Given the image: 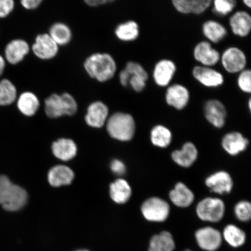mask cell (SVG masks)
Listing matches in <instances>:
<instances>
[{
  "label": "cell",
  "mask_w": 251,
  "mask_h": 251,
  "mask_svg": "<svg viewBox=\"0 0 251 251\" xmlns=\"http://www.w3.org/2000/svg\"><path fill=\"white\" fill-rule=\"evenodd\" d=\"M6 63L7 62H6L4 56L0 54V77L2 76L4 74L6 66H7Z\"/></svg>",
  "instance_id": "cell-42"
},
{
  "label": "cell",
  "mask_w": 251,
  "mask_h": 251,
  "mask_svg": "<svg viewBox=\"0 0 251 251\" xmlns=\"http://www.w3.org/2000/svg\"><path fill=\"white\" fill-rule=\"evenodd\" d=\"M225 211L224 202L216 198H206L197 206V213L203 221L218 222L224 217Z\"/></svg>",
  "instance_id": "cell-5"
},
{
  "label": "cell",
  "mask_w": 251,
  "mask_h": 251,
  "mask_svg": "<svg viewBox=\"0 0 251 251\" xmlns=\"http://www.w3.org/2000/svg\"><path fill=\"white\" fill-rule=\"evenodd\" d=\"M196 238L201 249L206 251H215L218 250L222 241L221 233L211 227L199 229L196 231Z\"/></svg>",
  "instance_id": "cell-10"
},
{
  "label": "cell",
  "mask_w": 251,
  "mask_h": 251,
  "mask_svg": "<svg viewBox=\"0 0 251 251\" xmlns=\"http://www.w3.org/2000/svg\"><path fill=\"white\" fill-rule=\"evenodd\" d=\"M131 190L127 182L119 178L110 186V196L114 201L118 203H125L130 199Z\"/></svg>",
  "instance_id": "cell-28"
},
{
  "label": "cell",
  "mask_w": 251,
  "mask_h": 251,
  "mask_svg": "<svg viewBox=\"0 0 251 251\" xmlns=\"http://www.w3.org/2000/svg\"><path fill=\"white\" fill-rule=\"evenodd\" d=\"M170 207L165 200L152 197L146 201L141 206V212L147 221L162 222L168 218Z\"/></svg>",
  "instance_id": "cell-6"
},
{
  "label": "cell",
  "mask_w": 251,
  "mask_h": 251,
  "mask_svg": "<svg viewBox=\"0 0 251 251\" xmlns=\"http://www.w3.org/2000/svg\"><path fill=\"white\" fill-rule=\"evenodd\" d=\"M108 108L101 101L94 102L87 108L85 121L91 127L100 128L103 126L107 120Z\"/></svg>",
  "instance_id": "cell-13"
},
{
  "label": "cell",
  "mask_w": 251,
  "mask_h": 251,
  "mask_svg": "<svg viewBox=\"0 0 251 251\" xmlns=\"http://www.w3.org/2000/svg\"><path fill=\"white\" fill-rule=\"evenodd\" d=\"M27 194L4 175H0V205L6 211H17L26 205Z\"/></svg>",
  "instance_id": "cell-2"
},
{
  "label": "cell",
  "mask_w": 251,
  "mask_h": 251,
  "mask_svg": "<svg viewBox=\"0 0 251 251\" xmlns=\"http://www.w3.org/2000/svg\"><path fill=\"white\" fill-rule=\"evenodd\" d=\"M89 251L85 250H78V251Z\"/></svg>",
  "instance_id": "cell-45"
},
{
  "label": "cell",
  "mask_w": 251,
  "mask_h": 251,
  "mask_svg": "<svg viewBox=\"0 0 251 251\" xmlns=\"http://www.w3.org/2000/svg\"><path fill=\"white\" fill-rule=\"evenodd\" d=\"M206 119L213 126L221 128L224 126L227 113L225 106L216 100H210L205 105Z\"/></svg>",
  "instance_id": "cell-11"
},
{
  "label": "cell",
  "mask_w": 251,
  "mask_h": 251,
  "mask_svg": "<svg viewBox=\"0 0 251 251\" xmlns=\"http://www.w3.org/2000/svg\"><path fill=\"white\" fill-rule=\"evenodd\" d=\"M84 67L91 77L100 82L111 80L117 71L114 59L106 53H96L89 56L84 62Z\"/></svg>",
  "instance_id": "cell-1"
},
{
  "label": "cell",
  "mask_w": 251,
  "mask_h": 251,
  "mask_svg": "<svg viewBox=\"0 0 251 251\" xmlns=\"http://www.w3.org/2000/svg\"><path fill=\"white\" fill-rule=\"evenodd\" d=\"M238 85L244 93L251 92V72L250 70H244L238 78Z\"/></svg>",
  "instance_id": "cell-37"
},
{
  "label": "cell",
  "mask_w": 251,
  "mask_h": 251,
  "mask_svg": "<svg viewBox=\"0 0 251 251\" xmlns=\"http://www.w3.org/2000/svg\"><path fill=\"white\" fill-rule=\"evenodd\" d=\"M169 198L175 205L185 208L193 203L194 195L186 185L178 183L176 185L174 189L171 191Z\"/></svg>",
  "instance_id": "cell-26"
},
{
  "label": "cell",
  "mask_w": 251,
  "mask_h": 251,
  "mask_svg": "<svg viewBox=\"0 0 251 251\" xmlns=\"http://www.w3.org/2000/svg\"><path fill=\"white\" fill-rule=\"evenodd\" d=\"M116 36L124 42H131L139 36V27L136 22L130 21L121 24L116 28Z\"/></svg>",
  "instance_id": "cell-31"
},
{
  "label": "cell",
  "mask_w": 251,
  "mask_h": 251,
  "mask_svg": "<svg viewBox=\"0 0 251 251\" xmlns=\"http://www.w3.org/2000/svg\"><path fill=\"white\" fill-rule=\"evenodd\" d=\"M52 152L56 158L67 161L73 159L76 155L77 147L74 141L62 139L52 144Z\"/></svg>",
  "instance_id": "cell-24"
},
{
  "label": "cell",
  "mask_w": 251,
  "mask_h": 251,
  "mask_svg": "<svg viewBox=\"0 0 251 251\" xmlns=\"http://www.w3.org/2000/svg\"><path fill=\"white\" fill-rule=\"evenodd\" d=\"M32 50L37 57L43 60H49L57 54L58 46L49 34H42L36 37Z\"/></svg>",
  "instance_id": "cell-9"
},
{
  "label": "cell",
  "mask_w": 251,
  "mask_h": 251,
  "mask_svg": "<svg viewBox=\"0 0 251 251\" xmlns=\"http://www.w3.org/2000/svg\"><path fill=\"white\" fill-rule=\"evenodd\" d=\"M213 4V12L219 15L224 16L233 10L236 2L234 0H215Z\"/></svg>",
  "instance_id": "cell-35"
},
{
  "label": "cell",
  "mask_w": 251,
  "mask_h": 251,
  "mask_svg": "<svg viewBox=\"0 0 251 251\" xmlns=\"http://www.w3.org/2000/svg\"><path fill=\"white\" fill-rule=\"evenodd\" d=\"M74 173L68 166L58 165L50 171L48 179L50 184L54 187H60L70 184L74 178Z\"/></svg>",
  "instance_id": "cell-21"
},
{
  "label": "cell",
  "mask_w": 251,
  "mask_h": 251,
  "mask_svg": "<svg viewBox=\"0 0 251 251\" xmlns=\"http://www.w3.org/2000/svg\"><path fill=\"white\" fill-rule=\"evenodd\" d=\"M204 36L213 43H218L224 39L227 34V30L218 22L208 21L202 26Z\"/></svg>",
  "instance_id": "cell-30"
},
{
  "label": "cell",
  "mask_w": 251,
  "mask_h": 251,
  "mask_svg": "<svg viewBox=\"0 0 251 251\" xmlns=\"http://www.w3.org/2000/svg\"><path fill=\"white\" fill-rule=\"evenodd\" d=\"M223 67L230 74L244 71L247 64L246 56L242 50L237 47H230L223 54L221 58Z\"/></svg>",
  "instance_id": "cell-7"
},
{
  "label": "cell",
  "mask_w": 251,
  "mask_h": 251,
  "mask_svg": "<svg viewBox=\"0 0 251 251\" xmlns=\"http://www.w3.org/2000/svg\"><path fill=\"white\" fill-rule=\"evenodd\" d=\"M230 25L235 35L246 37L251 29V16L245 11L235 12L230 19Z\"/></svg>",
  "instance_id": "cell-22"
},
{
  "label": "cell",
  "mask_w": 251,
  "mask_h": 251,
  "mask_svg": "<svg viewBox=\"0 0 251 251\" xmlns=\"http://www.w3.org/2000/svg\"><path fill=\"white\" fill-rule=\"evenodd\" d=\"M175 243L172 234L163 231L153 235L150 240L149 251H174Z\"/></svg>",
  "instance_id": "cell-29"
},
{
  "label": "cell",
  "mask_w": 251,
  "mask_h": 251,
  "mask_svg": "<svg viewBox=\"0 0 251 251\" xmlns=\"http://www.w3.org/2000/svg\"><path fill=\"white\" fill-rule=\"evenodd\" d=\"M85 2L88 5L91 6V7H97V6L106 4L109 1H106V0H87Z\"/></svg>",
  "instance_id": "cell-41"
},
{
  "label": "cell",
  "mask_w": 251,
  "mask_h": 251,
  "mask_svg": "<svg viewBox=\"0 0 251 251\" xmlns=\"http://www.w3.org/2000/svg\"><path fill=\"white\" fill-rule=\"evenodd\" d=\"M106 128L110 136L114 139L127 141L134 136L136 125L132 116L117 112L108 119Z\"/></svg>",
  "instance_id": "cell-4"
},
{
  "label": "cell",
  "mask_w": 251,
  "mask_h": 251,
  "mask_svg": "<svg viewBox=\"0 0 251 251\" xmlns=\"http://www.w3.org/2000/svg\"><path fill=\"white\" fill-rule=\"evenodd\" d=\"M211 0H174L173 5L182 14H200L211 4Z\"/></svg>",
  "instance_id": "cell-20"
},
{
  "label": "cell",
  "mask_w": 251,
  "mask_h": 251,
  "mask_svg": "<svg viewBox=\"0 0 251 251\" xmlns=\"http://www.w3.org/2000/svg\"><path fill=\"white\" fill-rule=\"evenodd\" d=\"M194 56L197 61L207 67L216 65L221 59L219 52L207 42L198 44L194 50Z\"/></svg>",
  "instance_id": "cell-15"
},
{
  "label": "cell",
  "mask_w": 251,
  "mask_h": 251,
  "mask_svg": "<svg viewBox=\"0 0 251 251\" xmlns=\"http://www.w3.org/2000/svg\"><path fill=\"white\" fill-rule=\"evenodd\" d=\"M205 183L213 192L219 194L230 193L233 188V180L228 173H215L206 178Z\"/></svg>",
  "instance_id": "cell-18"
},
{
  "label": "cell",
  "mask_w": 251,
  "mask_h": 251,
  "mask_svg": "<svg viewBox=\"0 0 251 251\" xmlns=\"http://www.w3.org/2000/svg\"><path fill=\"white\" fill-rule=\"evenodd\" d=\"M223 148L229 154L236 155L246 150L249 140L238 132H231L225 135L222 140Z\"/></svg>",
  "instance_id": "cell-19"
},
{
  "label": "cell",
  "mask_w": 251,
  "mask_h": 251,
  "mask_svg": "<svg viewBox=\"0 0 251 251\" xmlns=\"http://www.w3.org/2000/svg\"><path fill=\"white\" fill-rule=\"evenodd\" d=\"M17 106L21 114L26 117H32L40 107L39 100L33 93L24 92L17 99Z\"/></svg>",
  "instance_id": "cell-23"
},
{
  "label": "cell",
  "mask_w": 251,
  "mask_h": 251,
  "mask_svg": "<svg viewBox=\"0 0 251 251\" xmlns=\"http://www.w3.org/2000/svg\"><path fill=\"white\" fill-rule=\"evenodd\" d=\"M126 71L128 75V84L137 92H141L145 89L148 74L140 64L137 62H128Z\"/></svg>",
  "instance_id": "cell-12"
},
{
  "label": "cell",
  "mask_w": 251,
  "mask_h": 251,
  "mask_svg": "<svg viewBox=\"0 0 251 251\" xmlns=\"http://www.w3.org/2000/svg\"><path fill=\"white\" fill-rule=\"evenodd\" d=\"M15 7L13 0H0V20L8 17L13 12Z\"/></svg>",
  "instance_id": "cell-38"
},
{
  "label": "cell",
  "mask_w": 251,
  "mask_h": 251,
  "mask_svg": "<svg viewBox=\"0 0 251 251\" xmlns=\"http://www.w3.org/2000/svg\"><path fill=\"white\" fill-rule=\"evenodd\" d=\"M224 237L226 242L234 248L242 246L246 240V235L244 232L233 225H229L225 228Z\"/></svg>",
  "instance_id": "cell-33"
},
{
  "label": "cell",
  "mask_w": 251,
  "mask_h": 251,
  "mask_svg": "<svg viewBox=\"0 0 251 251\" xmlns=\"http://www.w3.org/2000/svg\"><path fill=\"white\" fill-rule=\"evenodd\" d=\"M244 3L245 5H247L248 7H251V0H244Z\"/></svg>",
  "instance_id": "cell-43"
},
{
  "label": "cell",
  "mask_w": 251,
  "mask_h": 251,
  "mask_svg": "<svg viewBox=\"0 0 251 251\" xmlns=\"http://www.w3.org/2000/svg\"><path fill=\"white\" fill-rule=\"evenodd\" d=\"M42 3V0H23L21 1L22 6L26 9H36L39 7Z\"/></svg>",
  "instance_id": "cell-40"
},
{
  "label": "cell",
  "mask_w": 251,
  "mask_h": 251,
  "mask_svg": "<svg viewBox=\"0 0 251 251\" xmlns=\"http://www.w3.org/2000/svg\"><path fill=\"white\" fill-rule=\"evenodd\" d=\"M30 51V47L23 39H14L9 42L4 47V57L6 62L16 65L23 61Z\"/></svg>",
  "instance_id": "cell-8"
},
{
  "label": "cell",
  "mask_w": 251,
  "mask_h": 251,
  "mask_svg": "<svg viewBox=\"0 0 251 251\" xmlns=\"http://www.w3.org/2000/svg\"><path fill=\"white\" fill-rule=\"evenodd\" d=\"M251 100H250V101L249 102V108L250 110H251Z\"/></svg>",
  "instance_id": "cell-44"
},
{
  "label": "cell",
  "mask_w": 251,
  "mask_h": 251,
  "mask_svg": "<svg viewBox=\"0 0 251 251\" xmlns=\"http://www.w3.org/2000/svg\"><path fill=\"white\" fill-rule=\"evenodd\" d=\"M172 133L167 127L162 125H157L151 132V140L153 145L165 148L171 143Z\"/></svg>",
  "instance_id": "cell-34"
},
{
  "label": "cell",
  "mask_w": 251,
  "mask_h": 251,
  "mask_svg": "<svg viewBox=\"0 0 251 251\" xmlns=\"http://www.w3.org/2000/svg\"><path fill=\"white\" fill-rule=\"evenodd\" d=\"M194 78L203 86L208 87H218L224 82V77L220 72L207 67H196L194 68Z\"/></svg>",
  "instance_id": "cell-14"
},
{
  "label": "cell",
  "mask_w": 251,
  "mask_h": 251,
  "mask_svg": "<svg viewBox=\"0 0 251 251\" xmlns=\"http://www.w3.org/2000/svg\"><path fill=\"white\" fill-rule=\"evenodd\" d=\"M17 99L18 91L15 84L7 78L0 79V106H11Z\"/></svg>",
  "instance_id": "cell-27"
},
{
  "label": "cell",
  "mask_w": 251,
  "mask_h": 251,
  "mask_svg": "<svg viewBox=\"0 0 251 251\" xmlns=\"http://www.w3.org/2000/svg\"><path fill=\"white\" fill-rule=\"evenodd\" d=\"M176 67L174 62L169 59H162L155 65L153 77L157 85L161 87L168 86L174 77Z\"/></svg>",
  "instance_id": "cell-17"
},
{
  "label": "cell",
  "mask_w": 251,
  "mask_h": 251,
  "mask_svg": "<svg viewBox=\"0 0 251 251\" xmlns=\"http://www.w3.org/2000/svg\"><path fill=\"white\" fill-rule=\"evenodd\" d=\"M198 151L193 143H187L181 150L175 151L172 153L173 160L182 167L188 168L196 161Z\"/></svg>",
  "instance_id": "cell-25"
},
{
  "label": "cell",
  "mask_w": 251,
  "mask_h": 251,
  "mask_svg": "<svg viewBox=\"0 0 251 251\" xmlns=\"http://www.w3.org/2000/svg\"><path fill=\"white\" fill-rule=\"evenodd\" d=\"M111 168L114 174L119 176L123 175L126 172L125 164L118 159H115L111 162Z\"/></svg>",
  "instance_id": "cell-39"
},
{
  "label": "cell",
  "mask_w": 251,
  "mask_h": 251,
  "mask_svg": "<svg viewBox=\"0 0 251 251\" xmlns=\"http://www.w3.org/2000/svg\"><path fill=\"white\" fill-rule=\"evenodd\" d=\"M235 215L238 220L242 222L250 221L251 216V205L249 202L243 201L238 202L235 206Z\"/></svg>",
  "instance_id": "cell-36"
},
{
  "label": "cell",
  "mask_w": 251,
  "mask_h": 251,
  "mask_svg": "<svg viewBox=\"0 0 251 251\" xmlns=\"http://www.w3.org/2000/svg\"><path fill=\"white\" fill-rule=\"evenodd\" d=\"M166 101L169 105L176 109H183L187 105L190 93L186 87L180 84H174L166 91Z\"/></svg>",
  "instance_id": "cell-16"
},
{
  "label": "cell",
  "mask_w": 251,
  "mask_h": 251,
  "mask_svg": "<svg viewBox=\"0 0 251 251\" xmlns=\"http://www.w3.org/2000/svg\"><path fill=\"white\" fill-rule=\"evenodd\" d=\"M49 34L58 46L67 45L72 39L70 28L63 23L53 25L50 28Z\"/></svg>",
  "instance_id": "cell-32"
},
{
  "label": "cell",
  "mask_w": 251,
  "mask_h": 251,
  "mask_svg": "<svg viewBox=\"0 0 251 251\" xmlns=\"http://www.w3.org/2000/svg\"><path fill=\"white\" fill-rule=\"evenodd\" d=\"M45 112L49 117L57 118L64 115L72 116L77 111V103L74 97L69 93L61 95L52 94L45 102Z\"/></svg>",
  "instance_id": "cell-3"
},
{
  "label": "cell",
  "mask_w": 251,
  "mask_h": 251,
  "mask_svg": "<svg viewBox=\"0 0 251 251\" xmlns=\"http://www.w3.org/2000/svg\"></svg>",
  "instance_id": "cell-46"
}]
</instances>
